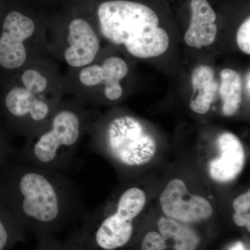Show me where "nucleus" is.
<instances>
[{
  "label": "nucleus",
  "instance_id": "27",
  "mask_svg": "<svg viewBox=\"0 0 250 250\" xmlns=\"http://www.w3.org/2000/svg\"><path fill=\"white\" fill-rule=\"evenodd\" d=\"M231 250H245V248L243 243L239 242V243H237L236 244H235Z\"/></svg>",
  "mask_w": 250,
  "mask_h": 250
},
{
  "label": "nucleus",
  "instance_id": "16",
  "mask_svg": "<svg viewBox=\"0 0 250 250\" xmlns=\"http://www.w3.org/2000/svg\"><path fill=\"white\" fill-rule=\"evenodd\" d=\"M102 70L103 82L108 85L119 83L127 74L128 66L123 59L113 57L104 61Z\"/></svg>",
  "mask_w": 250,
  "mask_h": 250
},
{
  "label": "nucleus",
  "instance_id": "1",
  "mask_svg": "<svg viewBox=\"0 0 250 250\" xmlns=\"http://www.w3.org/2000/svg\"><path fill=\"white\" fill-rule=\"evenodd\" d=\"M0 200L18 223L40 228L85 213L80 188L68 174L31 165L14 154L0 166Z\"/></svg>",
  "mask_w": 250,
  "mask_h": 250
},
{
  "label": "nucleus",
  "instance_id": "28",
  "mask_svg": "<svg viewBox=\"0 0 250 250\" xmlns=\"http://www.w3.org/2000/svg\"><path fill=\"white\" fill-rule=\"evenodd\" d=\"M246 87H247V90H248V95H250V72H248V75H247V77H246Z\"/></svg>",
  "mask_w": 250,
  "mask_h": 250
},
{
  "label": "nucleus",
  "instance_id": "13",
  "mask_svg": "<svg viewBox=\"0 0 250 250\" xmlns=\"http://www.w3.org/2000/svg\"><path fill=\"white\" fill-rule=\"evenodd\" d=\"M220 95L223 102V113L225 116L234 114L241 103L242 82L239 74L232 69L222 70Z\"/></svg>",
  "mask_w": 250,
  "mask_h": 250
},
{
  "label": "nucleus",
  "instance_id": "21",
  "mask_svg": "<svg viewBox=\"0 0 250 250\" xmlns=\"http://www.w3.org/2000/svg\"><path fill=\"white\" fill-rule=\"evenodd\" d=\"M166 242L161 233L150 231L143 239L142 250H165L168 247Z\"/></svg>",
  "mask_w": 250,
  "mask_h": 250
},
{
  "label": "nucleus",
  "instance_id": "26",
  "mask_svg": "<svg viewBox=\"0 0 250 250\" xmlns=\"http://www.w3.org/2000/svg\"><path fill=\"white\" fill-rule=\"evenodd\" d=\"M233 221L238 227H246L248 231H250V211L240 213L235 212L233 216Z\"/></svg>",
  "mask_w": 250,
  "mask_h": 250
},
{
  "label": "nucleus",
  "instance_id": "5",
  "mask_svg": "<svg viewBox=\"0 0 250 250\" xmlns=\"http://www.w3.org/2000/svg\"><path fill=\"white\" fill-rule=\"evenodd\" d=\"M159 200L166 216L183 223L206 220L210 218L213 211L207 199L188 193L185 183L179 179L169 182Z\"/></svg>",
  "mask_w": 250,
  "mask_h": 250
},
{
  "label": "nucleus",
  "instance_id": "18",
  "mask_svg": "<svg viewBox=\"0 0 250 250\" xmlns=\"http://www.w3.org/2000/svg\"><path fill=\"white\" fill-rule=\"evenodd\" d=\"M191 21L200 23H215L216 14L207 0H192L190 3Z\"/></svg>",
  "mask_w": 250,
  "mask_h": 250
},
{
  "label": "nucleus",
  "instance_id": "25",
  "mask_svg": "<svg viewBox=\"0 0 250 250\" xmlns=\"http://www.w3.org/2000/svg\"><path fill=\"white\" fill-rule=\"evenodd\" d=\"M123 95V88L120 83L106 85L105 95L110 100H117Z\"/></svg>",
  "mask_w": 250,
  "mask_h": 250
},
{
  "label": "nucleus",
  "instance_id": "20",
  "mask_svg": "<svg viewBox=\"0 0 250 250\" xmlns=\"http://www.w3.org/2000/svg\"><path fill=\"white\" fill-rule=\"evenodd\" d=\"M82 83L88 86L100 84L103 80L102 66L98 65L85 67L80 75Z\"/></svg>",
  "mask_w": 250,
  "mask_h": 250
},
{
  "label": "nucleus",
  "instance_id": "3",
  "mask_svg": "<svg viewBox=\"0 0 250 250\" xmlns=\"http://www.w3.org/2000/svg\"><path fill=\"white\" fill-rule=\"evenodd\" d=\"M81 134L80 116L62 110L53 117L48 130L21 150L15 151L14 156L31 165L69 174L78 162L76 149Z\"/></svg>",
  "mask_w": 250,
  "mask_h": 250
},
{
  "label": "nucleus",
  "instance_id": "12",
  "mask_svg": "<svg viewBox=\"0 0 250 250\" xmlns=\"http://www.w3.org/2000/svg\"><path fill=\"white\" fill-rule=\"evenodd\" d=\"M160 233L167 240H172L175 250H196L200 238L193 230L170 218H161L158 222Z\"/></svg>",
  "mask_w": 250,
  "mask_h": 250
},
{
  "label": "nucleus",
  "instance_id": "19",
  "mask_svg": "<svg viewBox=\"0 0 250 250\" xmlns=\"http://www.w3.org/2000/svg\"><path fill=\"white\" fill-rule=\"evenodd\" d=\"M22 81L26 89L33 94L42 93L47 85L45 77L34 70H28L24 72Z\"/></svg>",
  "mask_w": 250,
  "mask_h": 250
},
{
  "label": "nucleus",
  "instance_id": "22",
  "mask_svg": "<svg viewBox=\"0 0 250 250\" xmlns=\"http://www.w3.org/2000/svg\"><path fill=\"white\" fill-rule=\"evenodd\" d=\"M237 43L242 52L250 54V18L245 21L240 26L237 32Z\"/></svg>",
  "mask_w": 250,
  "mask_h": 250
},
{
  "label": "nucleus",
  "instance_id": "9",
  "mask_svg": "<svg viewBox=\"0 0 250 250\" xmlns=\"http://www.w3.org/2000/svg\"><path fill=\"white\" fill-rule=\"evenodd\" d=\"M4 105L8 116L17 119L29 118L36 123L45 121L50 111L45 102L21 87H14L6 93Z\"/></svg>",
  "mask_w": 250,
  "mask_h": 250
},
{
  "label": "nucleus",
  "instance_id": "17",
  "mask_svg": "<svg viewBox=\"0 0 250 250\" xmlns=\"http://www.w3.org/2000/svg\"><path fill=\"white\" fill-rule=\"evenodd\" d=\"M18 225L19 223L9 208L0 200V250H4L9 244L14 228Z\"/></svg>",
  "mask_w": 250,
  "mask_h": 250
},
{
  "label": "nucleus",
  "instance_id": "6",
  "mask_svg": "<svg viewBox=\"0 0 250 250\" xmlns=\"http://www.w3.org/2000/svg\"><path fill=\"white\" fill-rule=\"evenodd\" d=\"M35 30V24L27 16L13 11L5 16L0 32V67L11 70L22 66L27 59L23 42Z\"/></svg>",
  "mask_w": 250,
  "mask_h": 250
},
{
  "label": "nucleus",
  "instance_id": "11",
  "mask_svg": "<svg viewBox=\"0 0 250 250\" xmlns=\"http://www.w3.org/2000/svg\"><path fill=\"white\" fill-rule=\"evenodd\" d=\"M191 82L196 98L190 101V108L198 114H205L214 100L218 84L214 80V70L208 65H200L193 70Z\"/></svg>",
  "mask_w": 250,
  "mask_h": 250
},
{
  "label": "nucleus",
  "instance_id": "7",
  "mask_svg": "<svg viewBox=\"0 0 250 250\" xmlns=\"http://www.w3.org/2000/svg\"><path fill=\"white\" fill-rule=\"evenodd\" d=\"M218 145L220 157L209 163V174L217 182H230L236 179L243 170L244 149L240 140L231 133L225 132L220 135Z\"/></svg>",
  "mask_w": 250,
  "mask_h": 250
},
{
  "label": "nucleus",
  "instance_id": "8",
  "mask_svg": "<svg viewBox=\"0 0 250 250\" xmlns=\"http://www.w3.org/2000/svg\"><path fill=\"white\" fill-rule=\"evenodd\" d=\"M67 42L70 47L65 52L69 65L82 67L88 65L95 59L100 48L98 36L84 20L77 18L70 22Z\"/></svg>",
  "mask_w": 250,
  "mask_h": 250
},
{
  "label": "nucleus",
  "instance_id": "23",
  "mask_svg": "<svg viewBox=\"0 0 250 250\" xmlns=\"http://www.w3.org/2000/svg\"><path fill=\"white\" fill-rule=\"evenodd\" d=\"M233 207L234 208L235 212H240V213H244V212L250 211V191L242 194L239 195L233 203Z\"/></svg>",
  "mask_w": 250,
  "mask_h": 250
},
{
  "label": "nucleus",
  "instance_id": "24",
  "mask_svg": "<svg viewBox=\"0 0 250 250\" xmlns=\"http://www.w3.org/2000/svg\"><path fill=\"white\" fill-rule=\"evenodd\" d=\"M15 150L10 147L9 143L5 139L0 129V166L14 155Z\"/></svg>",
  "mask_w": 250,
  "mask_h": 250
},
{
  "label": "nucleus",
  "instance_id": "10",
  "mask_svg": "<svg viewBox=\"0 0 250 250\" xmlns=\"http://www.w3.org/2000/svg\"><path fill=\"white\" fill-rule=\"evenodd\" d=\"M132 233V221L122 218L114 208L99 225L95 233V242L102 249L116 250L125 246L131 239Z\"/></svg>",
  "mask_w": 250,
  "mask_h": 250
},
{
  "label": "nucleus",
  "instance_id": "4",
  "mask_svg": "<svg viewBox=\"0 0 250 250\" xmlns=\"http://www.w3.org/2000/svg\"><path fill=\"white\" fill-rule=\"evenodd\" d=\"M104 148L108 157L124 167L146 165L156 152V143L134 117H116L106 127Z\"/></svg>",
  "mask_w": 250,
  "mask_h": 250
},
{
  "label": "nucleus",
  "instance_id": "14",
  "mask_svg": "<svg viewBox=\"0 0 250 250\" xmlns=\"http://www.w3.org/2000/svg\"><path fill=\"white\" fill-rule=\"evenodd\" d=\"M147 201L146 193L139 188L125 190L117 200L115 209L117 214L124 220L133 221L142 211Z\"/></svg>",
  "mask_w": 250,
  "mask_h": 250
},
{
  "label": "nucleus",
  "instance_id": "2",
  "mask_svg": "<svg viewBox=\"0 0 250 250\" xmlns=\"http://www.w3.org/2000/svg\"><path fill=\"white\" fill-rule=\"evenodd\" d=\"M100 31L116 45H125L130 54L141 59L165 53L168 35L159 27L157 15L146 5L125 0L105 1L98 9Z\"/></svg>",
  "mask_w": 250,
  "mask_h": 250
},
{
  "label": "nucleus",
  "instance_id": "15",
  "mask_svg": "<svg viewBox=\"0 0 250 250\" xmlns=\"http://www.w3.org/2000/svg\"><path fill=\"white\" fill-rule=\"evenodd\" d=\"M217 30L218 28L215 23L190 21V27L184 36V41L190 47L200 49L214 42Z\"/></svg>",
  "mask_w": 250,
  "mask_h": 250
}]
</instances>
